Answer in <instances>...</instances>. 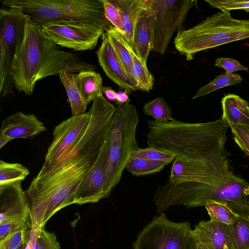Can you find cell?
I'll list each match as a JSON object with an SVG mask.
<instances>
[{
  "instance_id": "obj_1",
  "label": "cell",
  "mask_w": 249,
  "mask_h": 249,
  "mask_svg": "<svg viewBox=\"0 0 249 249\" xmlns=\"http://www.w3.org/2000/svg\"><path fill=\"white\" fill-rule=\"evenodd\" d=\"M229 125L222 117L189 123L174 139L170 152L176 156L169 179L158 186L153 201L158 214L170 207L205 206L209 200L227 204L238 216L249 217V184L235 175L226 149Z\"/></svg>"
},
{
  "instance_id": "obj_2",
  "label": "cell",
  "mask_w": 249,
  "mask_h": 249,
  "mask_svg": "<svg viewBox=\"0 0 249 249\" xmlns=\"http://www.w3.org/2000/svg\"><path fill=\"white\" fill-rule=\"evenodd\" d=\"M56 45L28 16L22 45L12 72L17 90L30 96L36 82L45 77L64 71L78 73L94 70V66L78 54L62 51Z\"/></svg>"
},
{
  "instance_id": "obj_3",
  "label": "cell",
  "mask_w": 249,
  "mask_h": 249,
  "mask_svg": "<svg viewBox=\"0 0 249 249\" xmlns=\"http://www.w3.org/2000/svg\"><path fill=\"white\" fill-rule=\"evenodd\" d=\"M95 162L83 160L46 178L33 179L24 191L31 231L44 228L57 212L74 203L77 187Z\"/></svg>"
},
{
  "instance_id": "obj_4",
  "label": "cell",
  "mask_w": 249,
  "mask_h": 249,
  "mask_svg": "<svg viewBox=\"0 0 249 249\" xmlns=\"http://www.w3.org/2000/svg\"><path fill=\"white\" fill-rule=\"evenodd\" d=\"M5 7L20 9L36 25L60 23H85L113 27L106 18L102 0H2Z\"/></svg>"
},
{
  "instance_id": "obj_5",
  "label": "cell",
  "mask_w": 249,
  "mask_h": 249,
  "mask_svg": "<svg viewBox=\"0 0 249 249\" xmlns=\"http://www.w3.org/2000/svg\"><path fill=\"white\" fill-rule=\"evenodd\" d=\"M248 38L249 19L235 18L229 12L220 11L189 29L178 31L174 43L190 61L199 52Z\"/></svg>"
},
{
  "instance_id": "obj_6",
  "label": "cell",
  "mask_w": 249,
  "mask_h": 249,
  "mask_svg": "<svg viewBox=\"0 0 249 249\" xmlns=\"http://www.w3.org/2000/svg\"><path fill=\"white\" fill-rule=\"evenodd\" d=\"M117 107L103 95L92 103L90 117L85 132L54 163L42 167L33 179L48 178L65 167L83 160L95 161L105 140Z\"/></svg>"
},
{
  "instance_id": "obj_7",
  "label": "cell",
  "mask_w": 249,
  "mask_h": 249,
  "mask_svg": "<svg viewBox=\"0 0 249 249\" xmlns=\"http://www.w3.org/2000/svg\"><path fill=\"white\" fill-rule=\"evenodd\" d=\"M139 122L136 108L129 103L118 105L106 140L108 156L105 184V198L120 182L132 153L140 149L136 139Z\"/></svg>"
},
{
  "instance_id": "obj_8",
  "label": "cell",
  "mask_w": 249,
  "mask_h": 249,
  "mask_svg": "<svg viewBox=\"0 0 249 249\" xmlns=\"http://www.w3.org/2000/svg\"><path fill=\"white\" fill-rule=\"evenodd\" d=\"M28 15L18 8L0 9V93L1 97L13 93L12 72L22 45Z\"/></svg>"
},
{
  "instance_id": "obj_9",
  "label": "cell",
  "mask_w": 249,
  "mask_h": 249,
  "mask_svg": "<svg viewBox=\"0 0 249 249\" xmlns=\"http://www.w3.org/2000/svg\"><path fill=\"white\" fill-rule=\"evenodd\" d=\"M188 221L175 222L165 213L154 216L133 242V249H187L192 238Z\"/></svg>"
},
{
  "instance_id": "obj_10",
  "label": "cell",
  "mask_w": 249,
  "mask_h": 249,
  "mask_svg": "<svg viewBox=\"0 0 249 249\" xmlns=\"http://www.w3.org/2000/svg\"><path fill=\"white\" fill-rule=\"evenodd\" d=\"M156 10L154 51L163 55L175 31L182 26L189 11L196 5L194 0H154Z\"/></svg>"
},
{
  "instance_id": "obj_11",
  "label": "cell",
  "mask_w": 249,
  "mask_h": 249,
  "mask_svg": "<svg viewBox=\"0 0 249 249\" xmlns=\"http://www.w3.org/2000/svg\"><path fill=\"white\" fill-rule=\"evenodd\" d=\"M41 28L56 45L78 51L94 49L105 32L100 26L85 23H54Z\"/></svg>"
},
{
  "instance_id": "obj_12",
  "label": "cell",
  "mask_w": 249,
  "mask_h": 249,
  "mask_svg": "<svg viewBox=\"0 0 249 249\" xmlns=\"http://www.w3.org/2000/svg\"><path fill=\"white\" fill-rule=\"evenodd\" d=\"M108 156V144L105 139L97 160L76 188L74 196V204L96 203L105 198V184Z\"/></svg>"
},
{
  "instance_id": "obj_13",
  "label": "cell",
  "mask_w": 249,
  "mask_h": 249,
  "mask_svg": "<svg viewBox=\"0 0 249 249\" xmlns=\"http://www.w3.org/2000/svg\"><path fill=\"white\" fill-rule=\"evenodd\" d=\"M90 117V111L71 117L56 126L53 139L48 148L43 166L54 163L70 147L81 137L86 129Z\"/></svg>"
},
{
  "instance_id": "obj_14",
  "label": "cell",
  "mask_w": 249,
  "mask_h": 249,
  "mask_svg": "<svg viewBox=\"0 0 249 249\" xmlns=\"http://www.w3.org/2000/svg\"><path fill=\"white\" fill-rule=\"evenodd\" d=\"M21 181L0 185V223L14 222L27 224L29 210Z\"/></svg>"
},
{
  "instance_id": "obj_15",
  "label": "cell",
  "mask_w": 249,
  "mask_h": 249,
  "mask_svg": "<svg viewBox=\"0 0 249 249\" xmlns=\"http://www.w3.org/2000/svg\"><path fill=\"white\" fill-rule=\"evenodd\" d=\"M156 19L154 0H145L135 26L132 48L146 64L150 52L154 48Z\"/></svg>"
},
{
  "instance_id": "obj_16",
  "label": "cell",
  "mask_w": 249,
  "mask_h": 249,
  "mask_svg": "<svg viewBox=\"0 0 249 249\" xmlns=\"http://www.w3.org/2000/svg\"><path fill=\"white\" fill-rule=\"evenodd\" d=\"M96 54L100 66L113 83L129 93L138 89L137 85L124 70L109 42L106 32L102 36V43Z\"/></svg>"
},
{
  "instance_id": "obj_17",
  "label": "cell",
  "mask_w": 249,
  "mask_h": 249,
  "mask_svg": "<svg viewBox=\"0 0 249 249\" xmlns=\"http://www.w3.org/2000/svg\"><path fill=\"white\" fill-rule=\"evenodd\" d=\"M45 130L44 123L34 114L17 112L2 120L0 135L13 140L32 138Z\"/></svg>"
},
{
  "instance_id": "obj_18",
  "label": "cell",
  "mask_w": 249,
  "mask_h": 249,
  "mask_svg": "<svg viewBox=\"0 0 249 249\" xmlns=\"http://www.w3.org/2000/svg\"><path fill=\"white\" fill-rule=\"evenodd\" d=\"M192 236L209 249H229L227 224L211 220L201 221L192 229Z\"/></svg>"
},
{
  "instance_id": "obj_19",
  "label": "cell",
  "mask_w": 249,
  "mask_h": 249,
  "mask_svg": "<svg viewBox=\"0 0 249 249\" xmlns=\"http://www.w3.org/2000/svg\"><path fill=\"white\" fill-rule=\"evenodd\" d=\"M221 117L232 128L238 124L249 126V103L239 96L229 93L221 100Z\"/></svg>"
},
{
  "instance_id": "obj_20",
  "label": "cell",
  "mask_w": 249,
  "mask_h": 249,
  "mask_svg": "<svg viewBox=\"0 0 249 249\" xmlns=\"http://www.w3.org/2000/svg\"><path fill=\"white\" fill-rule=\"evenodd\" d=\"M75 80L81 93L88 104L103 95V80L94 70H86L75 73Z\"/></svg>"
},
{
  "instance_id": "obj_21",
  "label": "cell",
  "mask_w": 249,
  "mask_h": 249,
  "mask_svg": "<svg viewBox=\"0 0 249 249\" xmlns=\"http://www.w3.org/2000/svg\"><path fill=\"white\" fill-rule=\"evenodd\" d=\"M106 32L109 42L126 73L138 86L133 75V62L129 51L131 45L126 39L114 27L110 28Z\"/></svg>"
},
{
  "instance_id": "obj_22",
  "label": "cell",
  "mask_w": 249,
  "mask_h": 249,
  "mask_svg": "<svg viewBox=\"0 0 249 249\" xmlns=\"http://www.w3.org/2000/svg\"><path fill=\"white\" fill-rule=\"evenodd\" d=\"M113 1L123 17L125 30L124 37L132 47L135 26L145 0H113Z\"/></svg>"
},
{
  "instance_id": "obj_23",
  "label": "cell",
  "mask_w": 249,
  "mask_h": 249,
  "mask_svg": "<svg viewBox=\"0 0 249 249\" xmlns=\"http://www.w3.org/2000/svg\"><path fill=\"white\" fill-rule=\"evenodd\" d=\"M70 103L72 116L86 113L88 104L84 100L75 80V73L64 71L58 74Z\"/></svg>"
},
{
  "instance_id": "obj_24",
  "label": "cell",
  "mask_w": 249,
  "mask_h": 249,
  "mask_svg": "<svg viewBox=\"0 0 249 249\" xmlns=\"http://www.w3.org/2000/svg\"><path fill=\"white\" fill-rule=\"evenodd\" d=\"M229 249H249V217L238 216L229 225Z\"/></svg>"
},
{
  "instance_id": "obj_25",
  "label": "cell",
  "mask_w": 249,
  "mask_h": 249,
  "mask_svg": "<svg viewBox=\"0 0 249 249\" xmlns=\"http://www.w3.org/2000/svg\"><path fill=\"white\" fill-rule=\"evenodd\" d=\"M129 51L133 62V75L138 86V89L149 92L152 89L155 79L145 64L135 53L131 46Z\"/></svg>"
},
{
  "instance_id": "obj_26",
  "label": "cell",
  "mask_w": 249,
  "mask_h": 249,
  "mask_svg": "<svg viewBox=\"0 0 249 249\" xmlns=\"http://www.w3.org/2000/svg\"><path fill=\"white\" fill-rule=\"evenodd\" d=\"M169 163L162 160L146 159H130L125 169L135 176L153 174L161 171Z\"/></svg>"
},
{
  "instance_id": "obj_27",
  "label": "cell",
  "mask_w": 249,
  "mask_h": 249,
  "mask_svg": "<svg viewBox=\"0 0 249 249\" xmlns=\"http://www.w3.org/2000/svg\"><path fill=\"white\" fill-rule=\"evenodd\" d=\"M142 110L146 115L152 117L158 122L166 123L175 119L172 117L171 107L161 97H157L146 103Z\"/></svg>"
},
{
  "instance_id": "obj_28",
  "label": "cell",
  "mask_w": 249,
  "mask_h": 249,
  "mask_svg": "<svg viewBox=\"0 0 249 249\" xmlns=\"http://www.w3.org/2000/svg\"><path fill=\"white\" fill-rule=\"evenodd\" d=\"M205 207L211 220L228 225L234 223L238 216L227 204L219 201L209 200Z\"/></svg>"
},
{
  "instance_id": "obj_29",
  "label": "cell",
  "mask_w": 249,
  "mask_h": 249,
  "mask_svg": "<svg viewBox=\"0 0 249 249\" xmlns=\"http://www.w3.org/2000/svg\"><path fill=\"white\" fill-rule=\"evenodd\" d=\"M242 81L241 76L238 74L223 73L215 78L207 85L200 88L193 99L200 97L208 94L219 89L234 85Z\"/></svg>"
},
{
  "instance_id": "obj_30",
  "label": "cell",
  "mask_w": 249,
  "mask_h": 249,
  "mask_svg": "<svg viewBox=\"0 0 249 249\" xmlns=\"http://www.w3.org/2000/svg\"><path fill=\"white\" fill-rule=\"evenodd\" d=\"M29 174L28 169L24 165L0 161V185L23 180Z\"/></svg>"
},
{
  "instance_id": "obj_31",
  "label": "cell",
  "mask_w": 249,
  "mask_h": 249,
  "mask_svg": "<svg viewBox=\"0 0 249 249\" xmlns=\"http://www.w3.org/2000/svg\"><path fill=\"white\" fill-rule=\"evenodd\" d=\"M28 239L34 249H61L55 234L45 230L44 228L37 231L30 230Z\"/></svg>"
},
{
  "instance_id": "obj_32",
  "label": "cell",
  "mask_w": 249,
  "mask_h": 249,
  "mask_svg": "<svg viewBox=\"0 0 249 249\" xmlns=\"http://www.w3.org/2000/svg\"><path fill=\"white\" fill-rule=\"evenodd\" d=\"M105 15L111 24L124 37L125 36L124 23L122 14L113 0H102Z\"/></svg>"
},
{
  "instance_id": "obj_33",
  "label": "cell",
  "mask_w": 249,
  "mask_h": 249,
  "mask_svg": "<svg viewBox=\"0 0 249 249\" xmlns=\"http://www.w3.org/2000/svg\"><path fill=\"white\" fill-rule=\"evenodd\" d=\"M23 226L0 241V249H19L27 243L29 231Z\"/></svg>"
},
{
  "instance_id": "obj_34",
  "label": "cell",
  "mask_w": 249,
  "mask_h": 249,
  "mask_svg": "<svg viewBox=\"0 0 249 249\" xmlns=\"http://www.w3.org/2000/svg\"><path fill=\"white\" fill-rule=\"evenodd\" d=\"M176 156L158 149L148 147L140 148L131 155L130 159H146L156 160H162L168 162H172L176 158Z\"/></svg>"
},
{
  "instance_id": "obj_35",
  "label": "cell",
  "mask_w": 249,
  "mask_h": 249,
  "mask_svg": "<svg viewBox=\"0 0 249 249\" xmlns=\"http://www.w3.org/2000/svg\"><path fill=\"white\" fill-rule=\"evenodd\" d=\"M212 7L221 11L230 12L233 10L242 9L249 12V1L243 0H206Z\"/></svg>"
},
{
  "instance_id": "obj_36",
  "label": "cell",
  "mask_w": 249,
  "mask_h": 249,
  "mask_svg": "<svg viewBox=\"0 0 249 249\" xmlns=\"http://www.w3.org/2000/svg\"><path fill=\"white\" fill-rule=\"evenodd\" d=\"M231 130L235 142L249 157V126L238 124Z\"/></svg>"
},
{
  "instance_id": "obj_37",
  "label": "cell",
  "mask_w": 249,
  "mask_h": 249,
  "mask_svg": "<svg viewBox=\"0 0 249 249\" xmlns=\"http://www.w3.org/2000/svg\"><path fill=\"white\" fill-rule=\"evenodd\" d=\"M215 65L223 68L226 73L231 74L239 71H248L247 67L241 65L238 61L231 58L220 57L215 60Z\"/></svg>"
},
{
  "instance_id": "obj_38",
  "label": "cell",
  "mask_w": 249,
  "mask_h": 249,
  "mask_svg": "<svg viewBox=\"0 0 249 249\" xmlns=\"http://www.w3.org/2000/svg\"><path fill=\"white\" fill-rule=\"evenodd\" d=\"M27 225L14 222H4L0 223V241L19 228Z\"/></svg>"
},
{
  "instance_id": "obj_39",
  "label": "cell",
  "mask_w": 249,
  "mask_h": 249,
  "mask_svg": "<svg viewBox=\"0 0 249 249\" xmlns=\"http://www.w3.org/2000/svg\"><path fill=\"white\" fill-rule=\"evenodd\" d=\"M128 94L129 93L124 90L117 92L116 100L115 101L116 104L118 105L129 103L130 99Z\"/></svg>"
},
{
  "instance_id": "obj_40",
  "label": "cell",
  "mask_w": 249,
  "mask_h": 249,
  "mask_svg": "<svg viewBox=\"0 0 249 249\" xmlns=\"http://www.w3.org/2000/svg\"><path fill=\"white\" fill-rule=\"evenodd\" d=\"M103 92L109 101H116L117 92L109 87H103Z\"/></svg>"
},
{
  "instance_id": "obj_41",
  "label": "cell",
  "mask_w": 249,
  "mask_h": 249,
  "mask_svg": "<svg viewBox=\"0 0 249 249\" xmlns=\"http://www.w3.org/2000/svg\"><path fill=\"white\" fill-rule=\"evenodd\" d=\"M187 249H209L202 243L194 238L192 236Z\"/></svg>"
},
{
  "instance_id": "obj_42",
  "label": "cell",
  "mask_w": 249,
  "mask_h": 249,
  "mask_svg": "<svg viewBox=\"0 0 249 249\" xmlns=\"http://www.w3.org/2000/svg\"><path fill=\"white\" fill-rule=\"evenodd\" d=\"M12 140V139L9 137L0 135V148L1 149L7 142Z\"/></svg>"
},
{
  "instance_id": "obj_43",
  "label": "cell",
  "mask_w": 249,
  "mask_h": 249,
  "mask_svg": "<svg viewBox=\"0 0 249 249\" xmlns=\"http://www.w3.org/2000/svg\"><path fill=\"white\" fill-rule=\"evenodd\" d=\"M24 249H34L31 241L28 239L27 243L25 244Z\"/></svg>"
},
{
  "instance_id": "obj_44",
  "label": "cell",
  "mask_w": 249,
  "mask_h": 249,
  "mask_svg": "<svg viewBox=\"0 0 249 249\" xmlns=\"http://www.w3.org/2000/svg\"><path fill=\"white\" fill-rule=\"evenodd\" d=\"M244 195L246 196L249 195V185H248L244 190Z\"/></svg>"
}]
</instances>
